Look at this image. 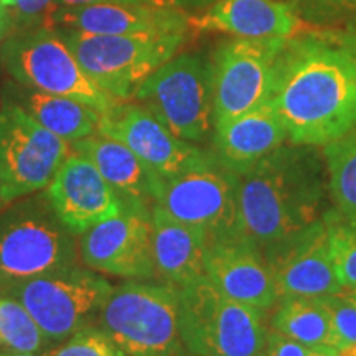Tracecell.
I'll return each instance as SVG.
<instances>
[{
    "label": "cell",
    "instance_id": "cell-1",
    "mask_svg": "<svg viewBox=\"0 0 356 356\" xmlns=\"http://www.w3.org/2000/svg\"><path fill=\"white\" fill-rule=\"evenodd\" d=\"M296 145L320 147L356 127V56L330 40H289L269 97Z\"/></svg>",
    "mask_w": 356,
    "mask_h": 356
},
{
    "label": "cell",
    "instance_id": "cell-2",
    "mask_svg": "<svg viewBox=\"0 0 356 356\" xmlns=\"http://www.w3.org/2000/svg\"><path fill=\"white\" fill-rule=\"evenodd\" d=\"M304 147L280 145L249 170L233 173L239 229L261 251L320 221L322 163Z\"/></svg>",
    "mask_w": 356,
    "mask_h": 356
},
{
    "label": "cell",
    "instance_id": "cell-3",
    "mask_svg": "<svg viewBox=\"0 0 356 356\" xmlns=\"http://www.w3.org/2000/svg\"><path fill=\"white\" fill-rule=\"evenodd\" d=\"M78 236L70 233L47 191L0 210V291L78 264Z\"/></svg>",
    "mask_w": 356,
    "mask_h": 356
},
{
    "label": "cell",
    "instance_id": "cell-4",
    "mask_svg": "<svg viewBox=\"0 0 356 356\" xmlns=\"http://www.w3.org/2000/svg\"><path fill=\"white\" fill-rule=\"evenodd\" d=\"M127 356H178L180 335L177 287L129 280L114 287L96 320Z\"/></svg>",
    "mask_w": 356,
    "mask_h": 356
},
{
    "label": "cell",
    "instance_id": "cell-5",
    "mask_svg": "<svg viewBox=\"0 0 356 356\" xmlns=\"http://www.w3.org/2000/svg\"><path fill=\"white\" fill-rule=\"evenodd\" d=\"M177 291L186 351L198 356H257L264 351V312L229 299L208 277Z\"/></svg>",
    "mask_w": 356,
    "mask_h": 356
},
{
    "label": "cell",
    "instance_id": "cell-6",
    "mask_svg": "<svg viewBox=\"0 0 356 356\" xmlns=\"http://www.w3.org/2000/svg\"><path fill=\"white\" fill-rule=\"evenodd\" d=\"M56 30L84 73L119 101H132L142 83L177 55L190 33L88 35Z\"/></svg>",
    "mask_w": 356,
    "mask_h": 356
},
{
    "label": "cell",
    "instance_id": "cell-7",
    "mask_svg": "<svg viewBox=\"0 0 356 356\" xmlns=\"http://www.w3.org/2000/svg\"><path fill=\"white\" fill-rule=\"evenodd\" d=\"M0 58L15 81L25 88L86 102L99 113L122 102L84 73L65 38L53 26L8 35Z\"/></svg>",
    "mask_w": 356,
    "mask_h": 356
},
{
    "label": "cell",
    "instance_id": "cell-8",
    "mask_svg": "<svg viewBox=\"0 0 356 356\" xmlns=\"http://www.w3.org/2000/svg\"><path fill=\"white\" fill-rule=\"evenodd\" d=\"M132 101L177 137L203 144L215 126L211 61L197 53L175 55L142 83Z\"/></svg>",
    "mask_w": 356,
    "mask_h": 356
},
{
    "label": "cell",
    "instance_id": "cell-9",
    "mask_svg": "<svg viewBox=\"0 0 356 356\" xmlns=\"http://www.w3.org/2000/svg\"><path fill=\"white\" fill-rule=\"evenodd\" d=\"M114 286L104 275L78 264L0 291L15 297L55 346L96 323Z\"/></svg>",
    "mask_w": 356,
    "mask_h": 356
},
{
    "label": "cell",
    "instance_id": "cell-10",
    "mask_svg": "<svg viewBox=\"0 0 356 356\" xmlns=\"http://www.w3.org/2000/svg\"><path fill=\"white\" fill-rule=\"evenodd\" d=\"M73 145L3 97L0 104V195L3 204L47 188Z\"/></svg>",
    "mask_w": 356,
    "mask_h": 356
},
{
    "label": "cell",
    "instance_id": "cell-11",
    "mask_svg": "<svg viewBox=\"0 0 356 356\" xmlns=\"http://www.w3.org/2000/svg\"><path fill=\"white\" fill-rule=\"evenodd\" d=\"M286 38H233L211 60L215 126L259 108L273 95L275 70Z\"/></svg>",
    "mask_w": 356,
    "mask_h": 356
},
{
    "label": "cell",
    "instance_id": "cell-12",
    "mask_svg": "<svg viewBox=\"0 0 356 356\" xmlns=\"http://www.w3.org/2000/svg\"><path fill=\"white\" fill-rule=\"evenodd\" d=\"M155 204L208 234V241L243 238L236 204L234 175L216 157L181 175L163 178Z\"/></svg>",
    "mask_w": 356,
    "mask_h": 356
},
{
    "label": "cell",
    "instance_id": "cell-13",
    "mask_svg": "<svg viewBox=\"0 0 356 356\" xmlns=\"http://www.w3.org/2000/svg\"><path fill=\"white\" fill-rule=\"evenodd\" d=\"M97 134L122 142L150 170L165 180L215 159L195 144L177 137L136 101H122L101 113Z\"/></svg>",
    "mask_w": 356,
    "mask_h": 356
},
{
    "label": "cell",
    "instance_id": "cell-14",
    "mask_svg": "<svg viewBox=\"0 0 356 356\" xmlns=\"http://www.w3.org/2000/svg\"><path fill=\"white\" fill-rule=\"evenodd\" d=\"M273 275L277 300L317 297L340 292L333 264L330 231L320 220L262 251Z\"/></svg>",
    "mask_w": 356,
    "mask_h": 356
},
{
    "label": "cell",
    "instance_id": "cell-15",
    "mask_svg": "<svg viewBox=\"0 0 356 356\" xmlns=\"http://www.w3.org/2000/svg\"><path fill=\"white\" fill-rule=\"evenodd\" d=\"M79 261L99 274L127 280L155 277L150 213L124 210L79 236Z\"/></svg>",
    "mask_w": 356,
    "mask_h": 356
},
{
    "label": "cell",
    "instance_id": "cell-16",
    "mask_svg": "<svg viewBox=\"0 0 356 356\" xmlns=\"http://www.w3.org/2000/svg\"><path fill=\"white\" fill-rule=\"evenodd\" d=\"M44 191L58 218L74 236H81L124 210L121 200L95 163L74 149Z\"/></svg>",
    "mask_w": 356,
    "mask_h": 356
},
{
    "label": "cell",
    "instance_id": "cell-17",
    "mask_svg": "<svg viewBox=\"0 0 356 356\" xmlns=\"http://www.w3.org/2000/svg\"><path fill=\"white\" fill-rule=\"evenodd\" d=\"M51 26L88 35H154L193 30L191 15L175 7L137 3L61 7L53 12Z\"/></svg>",
    "mask_w": 356,
    "mask_h": 356
},
{
    "label": "cell",
    "instance_id": "cell-18",
    "mask_svg": "<svg viewBox=\"0 0 356 356\" xmlns=\"http://www.w3.org/2000/svg\"><path fill=\"white\" fill-rule=\"evenodd\" d=\"M207 277L229 299L262 312L277 300L264 254L246 238L208 241Z\"/></svg>",
    "mask_w": 356,
    "mask_h": 356
},
{
    "label": "cell",
    "instance_id": "cell-19",
    "mask_svg": "<svg viewBox=\"0 0 356 356\" xmlns=\"http://www.w3.org/2000/svg\"><path fill=\"white\" fill-rule=\"evenodd\" d=\"M198 32H221L234 38H286L305 35L312 24L280 0H216L203 15H191Z\"/></svg>",
    "mask_w": 356,
    "mask_h": 356
},
{
    "label": "cell",
    "instance_id": "cell-20",
    "mask_svg": "<svg viewBox=\"0 0 356 356\" xmlns=\"http://www.w3.org/2000/svg\"><path fill=\"white\" fill-rule=\"evenodd\" d=\"M71 145L95 163L126 210L150 213L163 178L150 170L129 147L97 132Z\"/></svg>",
    "mask_w": 356,
    "mask_h": 356
},
{
    "label": "cell",
    "instance_id": "cell-21",
    "mask_svg": "<svg viewBox=\"0 0 356 356\" xmlns=\"http://www.w3.org/2000/svg\"><path fill=\"white\" fill-rule=\"evenodd\" d=\"M287 131L270 101L215 126L216 160L231 173H243L277 150Z\"/></svg>",
    "mask_w": 356,
    "mask_h": 356
},
{
    "label": "cell",
    "instance_id": "cell-22",
    "mask_svg": "<svg viewBox=\"0 0 356 356\" xmlns=\"http://www.w3.org/2000/svg\"><path fill=\"white\" fill-rule=\"evenodd\" d=\"M150 220L155 277L177 289L207 277L208 234L170 216L157 204L150 210Z\"/></svg>",
    "mask_w": 356,
    "mask_h": 356
},
{
    "label": "cell",
    "instance_id": "cell-23",
    "mask_svg": "<svg viewBox=\"0 0 356 356\" xmlns=\"http://www.w3.org/2000/svg\"><path fill=\"white\" fill-rule=\"evenodd\" d=\"M7 96L44 129L70 144L97 132L101 113L86 102L35 91L22 84L20 88H12Z\"/></svg>",
    "mask_w": 356,
    "mask_h": 356
},
{
    "label": "cell",
    "instance_id": "cell-24",
    "mask_svg": "<svg viewBox=\"0 0 356 356\" xmlns=\"http://www.w3.org/2000/svg\"><path fill=\"white\" fill-rule=\"evenodd\" d=\"M270 328L305 345L307 348L323 351L330 356L341 348L330 314L318 299H284L273 315Z\"/></svg>",
    "mask_w": 356,
    "mask_h": 356
},
{
    "label": "cell",
    "instance_id": "cell-25",
    "mask_svg": "<svg viewBox=\"0 0 356 356\" xmlns=\"http://www.w3.org/2000/svg\"><path fill=\"white\" fill-rule=\"evenodd\" d=\"M323 147L333 203L340 216L356 218V127Z\"/></svg>",
    "mask_w": 356,
    "mask_h": 356
},
{
    "label": "cell",
    "instance_id": "cell-26",
    "mask_svg": "<svg viewBox=\"0 0 356 356\" xmlns=\"http://www.w3.org/2000/svg\"><path fill=\"white\" fill-rule=\"evenodd\" d=\"M51 343L29 310L15 297L0 292V350L13 353H44Z\"/></svg>",
    "mask_w": 356,
    "mask_h": 356
},
{
    "label": "cell",
    "instance_id": "cell-27",
    "mask_svg": "<svg viewBox=\"0 0 356 356\" xmlns=\"http://www.w3.org/2000/svg\"><path fill=\"white\" fill-rule=\"evenodd\" d=\"M333 264L341 287L356 286V218H327Z\"/></svg>",
    "mask_w": 356,
    "mask_h": 356
},
{
    "label": "cell",
    "instance_id": "cell-28",
    "mask_svg": "<svg viewBox=\"0 0 356 356\" xmlns=\"http://www.w3.org/2000/svg\"><path fill=\"white\" fill-rule=\"evenodd\" d=\"M44 356H127L108 333L96 323L78 330L65 341L51 346Z\"/></svg>",
    "mask_w": 356,
    "mask_h": 356
},
{
    "label": "cell",
    "instance_id": "cell-29",
    "mask_svg": "<svg viewBox=\"0 0 356 356\" xmlns=\"http://www.w3.org/2000/svg\"><path fill=\"white\" fill-rule=\"evenodd\" d=\"M6 8L10 17L12 33L24 32L40 26H51L55 0H13Z\"/></svg>",
    "mask_w": 356,
    "mask_h": 356
},
{
    "label": "cell",
    "instance_id": "cell-30",
    "mask_svg": "<svg viewBox=\"0 0 356 356\" xmlns=\"http://www.w3.org/2000/svg\"><path fill=\"white\" fill-rule=\"evenodd\" d=\"M289 6L314 26L343 20L356 13V0H291Z\"/></svg>",
    "mask_w": 356,
    "mask_h": 356
},
{
    "label": "cell",
    "instance_id": "cell-31",
    "mask_svg": "<svg viewBox=\"0 0 356 356\" xmlns=\"http://www.w3.org/2000/svg\"><path fill=\"white\" fill-rule=\"evenodd\" d=\"M317 299L330 314L341 348L346 345H356V304L346 299L341 291Z\"/></svg>",
    "mask_w": 356,
    "mask_h": 356
},
{
    "label": "cell",
    "instance_id": "cell-32",
    "mask_svg": "<svg viewBox=\"0 0 356 356\" xmlns=\"http://www.w3.org/2000/svg\"><path fill=\"white\" fill-rule=\"evenodd\" d=\"M312 350L277 330L267 332L264 356H310Z\"/></svg>",
    "mask_w": 356,
    "mask_h": 356
},
{
    "label": "cell",
    "instance_id": "cell-33",
    "mask_svg": "<svg viewBox=\"0 0 356 356\" xmlns=\"http://www.w3.org/2000/svg\"><path fill=\"white\" fill-rule=\"evenodd\" d=\"M92 3H137V6H168L165 0H55V10L61 7L92 6Z\"/></svg>",
    "mask_w": 356,
    "mask_h": 356
},
{
    "label": "cell",
    "instance_id": "cell-34",
    "mask_svg": "<svg viewBox=\"0 0 356 356\" xmlns=\"http://www.w3.org/2000/svg\"><path fill=\"white\" fill-rule=\"evenodd\" d=\"M168 6L178 8V10L195 15L198 12H204L208 7H211L216 0H165Z\"/></svg>",
    "mask_w": 356,
    "mask_h": 356
},
{
    "label": "cell",
    "instance_id": "cell-35",
    "mask_svg": "<svg viewBox=\"0 0 356 356\" xmlns=\"http://www.w3.org/2000/svg\"><path fill=\"white\" fill-rule=\"evenodd\" d=\"M332 42L337 43L338 47L345 48L346 51H350L351 55L356 56V20L346 29V32L335 35Z\"/></svg>",
    "mask_w": 356,
    "mask_h": 356
},
{
    "label": "cell",
    "instance_id": "cell-36",
    "mask_svg": "<svg viewBox=\"0 0 356 356\" xmlns=\"http://www.w3.org/2000/svg\"><path fill=\"white\" fill-rule=\"evenodd\" d=\"M10 33H12L10 17H8L7 8L3 6H0V43H2L3 40H7V37Z\"/></svg>",
    "mask_w": 356,
    "mask_h": 356
},
{
    "label": "cell",
    "instance_id": "cell-37",
    "mask_svg": "<svg viewBox=\"0 0 356 356\" xmlns=\"http://www.w3.org/2000/svg\"><path fill=\"white\" fill-rule=\"evenodd\" d=\"M333 356H356V345H346L338 350Z\"/></svg>",
    "mask_w": 356,
    "mask_h": 356
},
{
    "label": "cell",
    "instance_id": "cell-38",
    "mask_svg": "<svg viewBox=\"0 0 356 356\" xmlns=\"http://www.w3.org/2000/svg\"><path fill=\"white\" fill-rule=\"evenodd\" d=\"M341 293H343L346 299H350L353 304H356V286L341 289Z\"/></svg>",
    "mask_w": 356,
    "mask_h": 356
},
{
    "label": "cell",
    "instance_id": "cell-39",
    "mask_svg": "<svg viewBox=\"0 0 356 356\" xmlns=\"http://www.w3.org/2000/svg\"><path fill=\"white\" fill-rule=\"evenodd\" d=\"M0 356H44V355L43 353H13V351L0 350Z\"/></svg>",
    "mask_w": 356,
    "mask_h": 356
},
{
    "label": "cell",
    "instance_id": "cell-40",
    "mask_svg": "<svg viewBox=\"0 0 356 356\" xmlns=\"http://www.w3.org/2000/svg\"><path fill=\"white\" fill-rule=\"evenodd\" d=\"M310 356H330V355L323 353V351H315V350H312V353H310Z\"/></svg>",
    "mask_w": 356,
    "mask_h": 356
},
{
    "label": "cell",
    "instance_id": "cell-41",
    "mask_svg": "<svg viewBox=\"0 0 356 356\" xmlns=\"http://www.w3.org/2000/svg\"><path fill=\"white\" fill-rule=\"evenodd\" d=\"M2 208H6V204H3V202H2V195H0V210H2Z\"/></svg>",
    "mask_w": 356,
    "mask_h": 356
},
{
    "label": "cell",
    "instance_id": "cell-42",
    "mask_svg": "<svg viewBox=\"0 0 356 356\" xmlns=\"http://www.w3.org/2000/svg\"><path fill=\"white\" fill-rule=\"evenodd\" d=\"M178 356H198V355H193V353H190V351H188V353H181V355H178Z\"/></svg>",
    "mask_w": 356,
    "mask_h": 356
},
{
    "label": "cell",
    "instance_id": "cell-43",
    "mask_svg": "<svg viewBox=\"0 0 356 356\" xmlns=\"http://www.w3.org/2000/svg\"><path fill=\"white\" fill-rule=\"evenodd\" d=\"M257 356H264V351H262V353H259Z\"/></svg>",
    "mask_w": 356,
    "mask_h": 356
},
{
    "label": "cell",
    "instance_id": "cell-44",
    "mask_svg": "<svg viewBox=\"0 0 356 356\" xmlns=\"http://www.w3.org/2000/svg\"><path fill=\"white\" fill-rule=\"evenodd\" d=\"M0 6H2V3H0Z\"/></svg>",
    "mask_w": 356,
    "mask_h": 356
}]
</instances>
